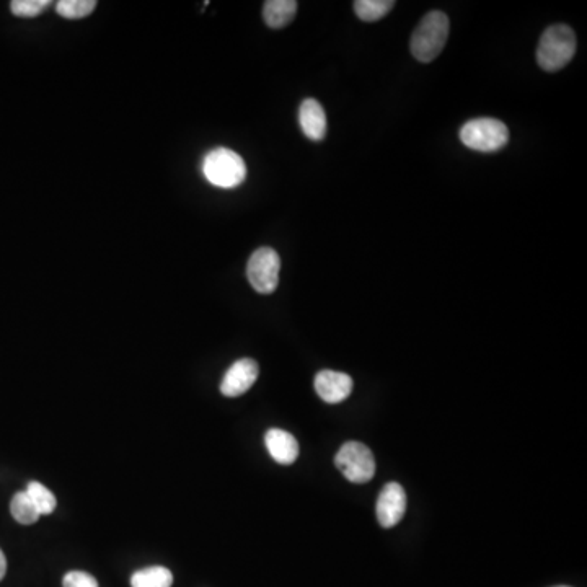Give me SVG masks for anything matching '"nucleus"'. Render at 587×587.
Returning a JSON list of instances; mask_svg holds the SVG:
<instances>
[{"label":"nucleus","mask_w":587,"mask_h":587,"mask_svg":"<svg viewBox=\"0 0 587 587\" xmlns=\"http://www.w3.org/2000/svg\"><path fill=\"white\" fill-rule=\"evenodd\" d=\"M5 573H7V560L2 550H0V581L4 579Z\"/></svg>","instance_id":"aec40b11"},{"label":"nucleus","mask_w":587,"mask_h":587,"mask_svg":"<svg viewBox=\"0 0 587 587\" xmlns=\"http://www.w3.org/2000/svg\"><path fill=\"white\" fill-rule=\"evenodd\" d=\"M266 449L273 460L281 465H292L299 457V444L296 437L283 429L273 428L265 436Z\"/></svg>","instance_id":"9d476101"},{"label":"nucleus","mask_w":587,"mask_h":587,"mask_svg":"<svg viewBox=\"0 0 587 587\" xmlns=\"http://www.w3.org/2000/svg\"><path fill=\"white\" fill-rule=\"evenodd\" d=\"M395 7L393 0H356L354 12L362 22H379Z\"/></svg>","instance_id":"4468645a"},{"label":"nucleus","mask_w":587,"mask_h":587,"mask_svg":"<svg viewBox=\"0 0 587 587\" xmlns=\"http://www.w3.org/2000/svg\"><path fill=\"white\" fill-rule=\"evenodd\" d=\"M48 7H51L49 0H14L10 4L12 14L22 18H33L43 14Z\"/></svg>","instance_id":"a211bd4d"},{"label":"nucleus","mask_w":587,"mask_h":587,"mask_svg":"<svg viewBox=\"0 0 587 587\" xmlns=\"http://www.w3.org/2000/svg\"><path fill=\"white\" fill-rule=\"evenodd\" d=\"M10 512H12L15 521L20 522L23 526L35 524L41 517L40 512L35 508V504L31 501L30 496L27 495V491H20V493H17L12 498Z\"/></svg>","instance_id":"2eb2a0df"},{"label":"nucleus","mask_w":587,"mask_h":587,"mask_svg":"<svg viewBox=\"0 0 587 587\" xmlns=\"http://www.w3.org/2000/svg\"><path fill=\"white\" fill-rule=\"evenodd\" d=\"M377 519L384 529H392L402 521L407 512V493L400 483H389L380 491L377 499Z\"/></svg>","instance_id":"0eeeda50"},{"label":"nucleus","mask_w":587,"mask_h":587,"mask_svg":"<svg viewBox=\"0 0 587 587\" xmlns=\"http://www.w3.org/2000/svg\"><path fill=\"white\" fill-rule=\"evenodd\" d=\"M576 35L568 25H553L540 38L537 62L543 71L557 72L573 59Z\"/></svg>","instance_id":"f03ea898"},{"label":"nucleus","mask_w":587,"mask_h":587,"mask_svg":"<svg viewBox=\"0 0 587 587\" xmlns=\"http://www.w3.org/2000/svg\"><path fill=\"white\" fill-rule=\"evenodd\" d=\"M460 141L472 151L496 152L509 141V129L495 118H477L460 129Z\"/></svg>","instance_id":"20e7f679"},{"label":"nucleus","mask_w":587,"mask_h":587,"mask_svg":"<svg viewBox=\"0 0 587 587\" xmlns=\"http://www.w3.org/2000/svg\"><path fill=\"white\" fill-rule=\"evenodd\" d=\"M558 587H570V586H558Z\"/></svg>","instance_id":"412c9836"},{"label":"nucleus","mask_w":587,"mask_h":587,"mask_svg":"<svg viewBox=\"0 0 587 587\" xmlns=\"http://www.w3.org/2000/svg\"><path fill=\"white\" fill-rule=\"evenodd\" d=\"M203 173L211 185L232 190L245 181L247 165L237 152L219 147L204 157Z\"/></svg>","instance_id":"7ed1b4c3"},{"label":"nucleus","mask_w":587,"mask_h":587,"mask_svg":"<svg viewBox=\"0 0 587 587\" xmlns=\"http://www.w3.org/2000/svg\"><path fill=\"white\" fill-rule=\"evenodd\" d=\"M299 124L302 133L309 137L310 141H322L327 134V115L323 106L314 100L307 98L299 108Z\"/></svg>","instance_id":"9b49d317"},{"label":"nucleus","mask_w":587,"mask_h":587,"mask_svg":"<svg viewBox=\"0 0 587 587\" xmlns=\"http://www.w3.org/2000/svg\"><path fill=\"white\" fill-rule=\"evenodd\" d=\"M27 495L30 496L31 501L35 504V508L38 509L41 516L51 514L56 509V504H58L56 496L45 485H41L38 482H31L28 485Z\"/></svg>","instance_id":"dca6fc26"},{"label":"nucleus","mask_w":587,"mask_h":587,"mask_svg":"<svg viewBox=\"0 0 587 587\" xmlns=\"http://www.w3.org/2000/svg\"><path fill=\"white\" fill-rule=\"evenodd\" d=\"M97 7L95 0H61L56 4V10L61 17L67 20H80L89 17Z\"/></svg>","instance_id":"f3484780"},{"label":"nucleus","mask_w":587,"mask_h":587,"mask_svg":"<svg viewBox=\"0 0 587 587\" xmlns=\"http://www.w3.org/2000/svg\"><path fill=\"white\" fill-rule=\"evenodd\" d=\"M281 258L273 248L261 247L253 252L247 265L248 283L260 294H273L279 284Z\"/></svg>","instance_id":"423d86ee"},{"label":"nucleus","mask_w":587,"mask_h":587,"mask_svg":"<svg viewBox=\"0 0 587 587\" xmlns=\"http://www.w3.org/2000/svg\"><path fill=\"white\" fill-rule=\"evenodd\" d=\"M449 28V17L441 10L424 15L411 36V54L420 62L434 61L446 46Z\"/></svg>","instance_id":"f257e3e1"},{"label":"nucleus","mask_w":587,"mask_h":587,"mask_svg":"<svg viewBox=\"0 0 587 587\" xmlns=\"http://www.w3.org/2000/svg\"><path fill=\"white\" fill-rule=\"evenodd\" d=\"M173 574L165 566H151L136 571L131 578L133 587H172Z\"/></svg>","instance_id":"ddd939ff"},{"label":"nucleus","mask_w":587,"mask_h":587,"mask_svg":"<svg viewBox=\"0 0 587 587\" xmlns=\"http://www.w3.org/2000/svg\"><path fill=\"white\" fill-rule=\"evenodd\" d=\"M353 379L345 372L320 371L315 377V392L323 402L341 403L353 392Z\"/></svg>","instance_id":"1a4fd4ad"},{"label":"nucleus","mask_w":587,"mask_h":587,"mask_svg":"<svg viewBox=\"0 0 587 587\" xmlns=\"http://www.w3.org/2000/svg\"><path fill=\"white\" fill-rule=\"evenodd\" d=\"M258 364L253 359H239L229 367L226 376L221 382L222 395L229 398L240 397L243 393L252 389L258 379Z\"/></svg>","instance_id":"6e6552de"},{"label":"nucleus","mask_w":587,"mask_h":587,"mask_svg":"<svg viewBox=\"0 0 587 587\" xmlns=\"http://www.w3.org/2000/svg\"><path fill=\"white\" fill-rule=\"evenodd\" d=\"M64 587H98L97 579L85 571H71L62 579Z\"/></svg>","instance_id":"6ab92c4d"},{"label":"nucleus","mask_w":587,"mask_h":587,"mask_svg":"<svg viewBox=\"0 0 587 587\" xmlns=\"http://www.w3.org/2000/svg\"><path fill=\"white\" fill-rule=\"evenodd\" d=\"M296 12V0H268L263 5V18L270 28L286 27L294 20Z\"/></svg>","instance_id":"f8f14e48"},{"label":"nucleus","mask_w":587,"mask_h":587,"mask_svg":"<svg viewBox=\"0 0 587 587\" xmlns=\"http://www.w3.org/2000/svg\"><path fill=\"white\" fill-rule=\"evenodd\" d=\"M335 464L351 483L371 482L376 475L374 455L362 442L349 441L343 444L336 454Z\"/></svg>","instance_id":"39448f33"}]
</instances>
